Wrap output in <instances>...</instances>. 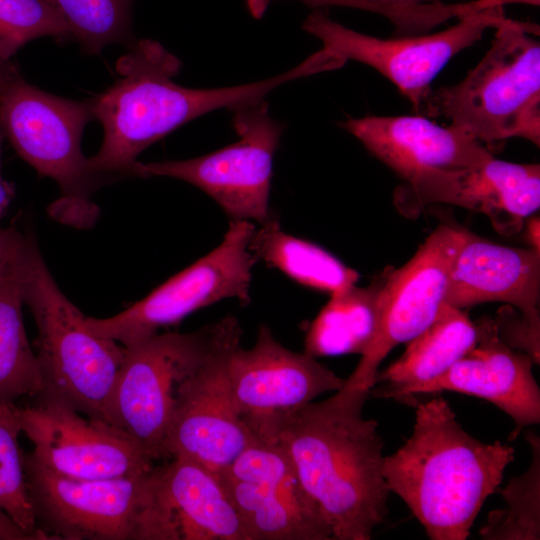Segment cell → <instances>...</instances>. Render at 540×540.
<instances>
[{
    "instance_id": "cell-14",
    "label": "cell",
    "mask_w": 540,
    "mask_h": 540,
    "mask_svg": "<svg viewBox=\"0 0 540 540\" xmlns=\"http://www.w3.org/2000/svg\"><path fill=\"white\" fill-rule=\"evenodd\" d=\"M217 474L251 540H334L278 444L257 438Z\"/></svg>"
},
{
    "instance_id": "cell-24",
    "label": "cell",
    "mask_w": 540,
    "mask_h": 540,
    "mask_svg": "<svg viewBox=\"0 0 540 540\" xmlns=\"http://www.w3.org/2000/svg\"><path fill=\"white\" fill-rule=\"evenodd\" d=\"M27 242V240H26ZM26 245V243H25ZM0 273V403L34 398L43 387L41 372L23 322L22 258Z\"/></svg>"
},
{
    "instance_id": "cell-23",
    "label": "cell",
    "mask_w": 540,
    "mask_h": 540,
    "mask_svg": "<svg viewBox=\"0 0 540 540\" xmlns=\"http://www.w3.org/2000/svg\"><path fill=\"white\" fill-rule=\"evenodd\" d=\"M249 249L257 260L276 268L300 285L329 293L343 291L358 281V273L331 253L282 230L271 217L256 230Z\"/></svg>"
},
{
    "instance_id": "cell-2",
    "label": "cell",
    "mask_w": 540,
    "mask_h": 540,
    "mask_svg": "<svg viewBox=\"0 0 540 540\" xmlns=\"http://www.w3.org/2000/svg\"><path fill=\"white\" fill-rule=\"evenodd\" d=\"M181 61L160 43L144 39L117 62L118 80L91 100L104 128L99 151L87 158L95 174L129 173L137 156L181 125L211 111L265 99L276 87L319 73L309 56L290 70L263 81L211 89L180 86L173 78Z\"/></svg>"
},
{
    "instance_id": "cell-9",
    "label": "cell",
    "mask_w": 540,
    "mask_h": 540,
    "mask_svg": "<svg viewBox=\"0 0 540 540\" xmlns=\"http://www.w3.org/2000/svg\"><path fill=\"white\" fill-rule=\"evenodd\" d=\"M255 229L251 221L231 220L222 242L210 253L124 311L109 318L86 317V325L126 347L221 300L248 304L256 262L249 244Z\"/></svg>"
},
{
    "instance_id": "cell-26",
    "label": "cell",
    "mask_w": 540,
    "mask_h": 540,
    "mask_svg": "<svg viewBox=\"0 0 540 540\" xmlns=\"http://www.w3.org/2000/svg\"><path fill=\"white\" fill-rule=\"evenodd\" d=\"M532 453L529 468L510 478L505 488H497L506 506L491 511L479 530L486 540H538L540 538V439L533 430L526 431Z\"/></svg>"
},
{
    "instance_id": "cell-21",
    "label": "cell",
    "mask_w": 540,
    "mask_h": 540,
    "mask_svg": "<svg viewBox=\"0 0 540 540\" xmlns=\"http://www.w3.org/2000/svg\"><path fill=\"white\" fill-rule=\"evenodd\" d=\"M160 469L180 540H251L217 473L185 458Z\"/></svg>"
},
{
    "instance_id": "cell-40",
    "label": "cell",
    "mask_w": 540,
    "mask_h": 540,
    "mask_svg": "<svg viewBox=\"0 0 540 540\" xmlns=\"http://www.w3.org/2000/svg\"><path fill=\"white\" fill-rule=\"evenodd\" d=\"M47 1L54 4V5H56L54 0H47Z\"/></svg>"
},
{
    "instance_id": "cell-36",
    "label": "cell",
    "mask_w": 540,
    "mask_h": 540,
    "mask_svg": "<svg viewBox=\"0 0 540 540\" xmlns=\"http://www.w3.org/2000/svg\"><path fill=\"white\" fill-rule=\"evenodd\" d=\"M14 186L5 180L0 173V216L3 215L14 197Z\"/></svg>"
},
{
    "instance_id": "cell-3",
    "label": "cell",
    "mask_w": 540,
    "mask_h": 540,
    "mask_svg": "<svg viewBox=\"0 0 540 540\" xmlns=\"http://www.w3.org/2000/svg\"><path fill=\"white\" fill-rule=\"evenodd\" d=\"M512 446L467 433L443 397L418 404L412 435L385 456L383 475L432 540H465L514 460Z\"/></svg>"
},
{
    "instance_id": "cell-34",
    "label": "cell",
    "mask_w": 540,
    "mask_h": 540,
    "mask_svg": "<svg viewBox=\"0 0 540 540\" xmlns=\"http://www.w3.org/2000/svg\"><path fill=\"white\" fill-rule=\"evenodd\" d=\"M509 4H526L532 6H539L540 0H475L477 10H486L493 8H503Z\"/></svg>"
},
{
    "instance_id": "cell-5",
    "label": "cell",
    "mask_w": 540,
    "mask_h": 540,
    "mask_svg": "<svg viewBox=\"0 0 540 540\" xmlns=\"http://www.w3.org/2000/svg\"><path fill=\"white\" fill-rule=\"evenodd\" d=\"M28 495L45 540H180L160 466L101 480L66 478L24 453Z\"/></svg>"
},
{
    "instance_id": "cell-18",
    "label": "cell",
    "mask_w": 540,
    "mask_h": 540,
    "mask_svg": "<svg viewBox=\"0 0 540 540\" xmlns=\"http://www.w3.org/2000/svg\"><path fill=\"white\" fill-rule=\"evenodd\" d=\"M476 345L438 377L413 388L414 394L459 392L491 402L515 423L509 440L523 428L540 422V389L532 373L533 360L500 337L490 317L475 322Z\"/></svg>"
},
{
    "instance_id": "cell-29",
    "label": "cell",
    "mask_w": 540,
    "mask_h": 540,
    "mask_svg": "<svg viewBox=\"0 0 540 540\" xmlns=\"http://www.w3.org/2000/svg\"><path fill=\"white\" fill-rule=\"evenodd\" d=\"M72 36L59 8L47 0H0V61L33 39Z\"/></svg>"
},
{
    "instance_id": "cell-30",
    "label": "cell",
    "mask_w": 540,
    "mask_h": 540,
    "mask_svg": "<svg viewBox=\"0 0 540 540\" xmlns=\"http://www.w3.org/2000/svg\"><path fill=\"white\" fill-rule=\"evenodd\" d=\"M274 1V0H269ZM307 5H342L378 12L394 24L399 36L422 35L453 17L472 11L470 2L412 4L406 0H299Z\"/></svg>"
},
{
    "instance_id": "cell-37",
    "label": "cell",
    "mask_w": 540,
    "mask_h": 540,
    "mask_svg": "<svg viewBox=\"0 0 540 540\" xmlns=\"http://www.w3.org/2000/svg\"><path fill=\"white\" fill-rule=\"evenodd\" d=\"M16 75V70L8 61H0V90Z\"/></svg>"
},
{
    "instance_id": "cell-32",
    "label": "cell",
    "mask_w": 540,
    "mask_h": 540,
    "mask_svg": "<svg viewBox=\"0 0 540 540\" xmlns=\"http://www.w3.org/2000/svg\"><path fill=\"white\" fill-rule=\"evenodd\" d=\"M26 240L12 228L0 229V273L19 256Z\"/></svg>"
},
{
    "instance_id": "cell-19",
    "label": "cell",
    "mask_w": 540,
    "mask_h": 540,
    "mask_svg": "<svg viewBox=\"0 0 540 540\" xmlns=\"http://www.w3.org/2000/svg\"><path fill=\"white\" fill-rule=\"evenodd\" d=\"M341 127L404 182L427 169L473 167L494 157L464 130L423 115L348 118Z\"/></svg>"
},
{
    "instance_id": "cell-4",
    "label": "cell",
    "mask_w": 540,
    "mask_h": 540,
    "mask_svg": "<svg viewBox=\"0 0 540 540\" xmlns=\"http://www.w3.org/2000/svg\"><path fill=\"white\" fill-rule=\"evenodd\" d=\"M538 25L506 18L468 74L429 92L419 112L442 117L490 150L518 137L540 146Z\"/></svg>"
},
{
    "instance_id": "cell-17",
    "label": "cell",
    "mask_w": 540,
    "mask_h": 540,
    "mask_svg": "<svg viewBox=\"0 0 540 540\" xmlns=\"http://www.w3.org/2000/svg\"><path fill=\"white\" fill-rule=\"evenodd\" d=\"M227 373L235 405L252 432L345 382L312 355L284 347L264 324L250 349L238 345L232 351Z\"/></svg>"
},
{
    "instance_id": "cell-1",
    "label": "cell",
    "mask_w": 540,
    "mask_h": 540,
    "mask_svg": "<svg viewBox=\"0 0 540 540\" xmlns=\"http://www.w3.org/2000/svg\"><path fill=\"white\" fill-rule=\"evenodd\" d=\"M369 397L341 387L253 431L285 452L334 540H370L388 513L384 441L378 422L362 413Z\"/></svg>"
},
{
    "instance_id": "cell-20",
    "label": "cell",
    "mask_w": 540,
    "mask_h": 540,
    "mask_svg": "<svg viewBox=\"0 0 540 540\" xmlns=\"http://www.w3.org/2000/svg\"><path fill=\"white\" fill-rule=\"evenodd\" d=\"M540 252L501 245L466 231L450 273L445 302L463 309L503 302L540 329Z\"/></svg>"
},
{
    "instance_id": "cell-16",
    "label": "cell",
    "mask_w": 540,
    "mask_h": 540,
    "mask_svg": "<svg viewBox=\"0 0 540 540\" xmlns=\"http://www.w3.org/2000/svg\"><path fill=\"white\" fill-rule=\"evenodd\" d=\"M435 203L485 214L498 232L514 234L540 207V165L493 157L473 167L421 171L394 191V204L406 216Z\"/></svg>"
},
{
    "instance_id": "cell-33",
    "label": "cell",
    "mask_w": 540,
    "mask_h": 540,
    "mask_svg": "<svg viewBox=\"0 0 540 540\" xmlns=\"http://www.w3.org/2000/svg\"><path fill=\"white\" fill-rule=\"evenodd\" d=\"M0 540H34L0 508Z\"/></svg>"
},
{
    "instance_id": "cell-7",
    "label": "cell",
    "mask_w": 540,
    "mask_h": 540,
    "mask_svg": "<svg viewBox=\"0 0 540 540\" xmlns=\"http://www.w3.org/2000/svg\"><path fill=\"white\" fill-rule=\"evenodd\" d=\"M242 329L235 316L190 333H156L125 347L107 408V421L153 461L165 440L179 390L208 357Z\"/></svg>"
},
{
    "instance_id": "cell-39",
    "label": "cell",
    "mask_w": 540,
    "mask_h": 540,
    "mask_svg": "<svg viewBox=\"0 0 540 540\" xmlns=\"http://www.w3.org/2000/svg\"><path fill=\"white\" fill-rule=\"evenodd\" d=\"M3 137H4V132L0 124V168H1V144H2Z\"/></svg>"
},
{
    "instance_id": "cell-27",
    "label": "cell",
    "mask_w": 540,
    "mask_h": 540,
    "mask_svg": "<svg viewBox=\"0 0 540 540\" xmlns=\"http://www.w3.org/2000/svg\"><path fill=\"white\" fill-rule=\"evenodd\" d=\"M20 433L17 405L0 403V508L34 540H45L37 530L28 495Z\"/></svg>"
},
{
    "instance_id": "cell-12",
    "label": "cell",
    "mask_w": 540,
    "mask_h": 540,
    "mask_svg": "<svg viewBox=\"0 0 540 540\" xmlns=\"http://www.w3.org/2000/svg\"><path fill=\"white\" fill-rule=\"evenodd\" d=\"M466 229L439 224L412 258L386 271L377 299V323L372 342L342 387L370 393L378 367L400 343H407L438 314Z\"/></svg>"
},
{
    "instance_id": "cell-22",
    "label": "cell",
    "mask_w": 540,
    "mask_h": 540,
    "mask_svg": "<svg viewBox=\"0 0 540 540\" xmlns=\"http://www.w3.org/2000/svg\"><path fill=\"white\" fill-rule=\"evenodd\" d=\"M477 342V329L467 314L445 301L430 325L407 342L404 353L389 367L377 372L374 398L406 401L410 391L448 370Z\"/></svg>"
},
{
    "instance_id": "cell-11",
    "label": "cell",
    "mask_w": 540,
    "mask_h": 540,
    "mask_svg": "<svg viewBox=\"0 0 540 540\" xmlns=\"http://www.w3.org/2000/svg\"><path fill=\"white\" fill-rule=\"evenodd\" d=\"M458 19L456 24L437 33L379 38L340 24L324 10H314L304 20L302 29L318 38L321 50L341 66L354 60L377 70L419 112L432 81L447 63L506 17L499 7L473 11Z\"/></svg>"
},
{
    "instance_id": "cell-28",
    "label": "cell",
    "mask_w": 540,
    "mask_h": 540,
    "mask_svg": "<svg viewBox=\"0 0 540 540\" xmlns=\"http://www.w3.org/2000/svg\"><path fill=\"white\" fill-rule=\"evenodd\" d=\"M74 36L91 53L131 35L133 0H54Z\"/></svg>"
},
{
    "instance_id": "cell-10",
    "label": "cell",
    "mask_w": 540,
    "mask_h": 540,
    "mask_svg": "<svg viewBox=\"0 0 540 540\" xmlns=\"http://www.w3.org/2000/svg\"><path fill=\"white\" fill-rule=\"evenodd\" d=\"M92 102L65 99L28 84L17 74L0 90V124L16 152L38 173L54 179L65 212H93L87 191L94 174L81 152Z\"/></svg>"
},
{
    "instance_id": "cell-13",
    "label": "cell",
    "mask_w": 540,
    "mask_h": 540,
    "mask_svg": "<svg viewBox=\"0 0 540 540\" xmlns=\"http://www.w3.org/2000/svg\"><path fill=\"white\" fill-rule=\"evenodd\" d=\"M17 406L21 431L33 444L29 454L53 473L101 480L152 470L154 461L114 425L82 415L57 401L32 398Z\"/></svg>"
},
{
    "instance_id": "cell-38",
    "label": "cell",
    "mask_w": 540,
    "mask_h": 540,
    "mask_svg": "<svg viewBox=\"0 0 540 540\" xmlns=\"http://www.w3.org/2000/svg\"><path fill=\"white\" fill-rule=\"evenodd\" d=\"M412 4H427V3H438L440 0H406Z\"/></svg>"
},
{
    "instance_id": "cell-8",
    "label": "cell",
    "mask_w": 540,
    "mask_h": 540,
    "mask_svg": "<svg viewBox=\"0 0 540 540\" xmlns=\"http://www.w3.org/2000/svg\"><path fill=\"white\" fill-rule=\"evenodd\" d=\"M229 111L238 141L186 160L136 161L131 174L188 182L210 196L231 220L263 224L272 217L269 197L273 157L285 125L270 116L265 99L242 103Z\"/></svg>"
},
{
    "instance_id": "cell-25",
    "label": "cell",
    "mask_w": 540,
    "mask_h": 540,
    "mask_svg": "<svg viewBox=\"0 0 540 540\" xmlns=\"http://www.w3.org/2000/svg\"><path fill=\"white\" fill-rule=\"evenodd\" d=\"M385 277L368 287L356 284L330 296L308 327L305 352L313 357L363 354L374 337L377 299Z\"/></svg>"
},
{
    "instance_id": "cell-35",
    "label": "cell",
    "mask_w": 540,
    "mask_h": 540,
    "mask_svg": "<svg viewBox=\"0 0 540 540\" xmlns=\"http://www.w3.org/2000/svg\"><path fill=\"white\" fill-rule=\"evenodd\" d=\"M540 220L539 217L533 216L528 220L526 238L528 243L531 245V248L540 252V239H539V228Z\"/></svg>"
},
{
    "instance_id": "cell-6",
    "label": "cell",
    "mask_w": 540,
    "mask_h": 540,
    "mask_svg": "<svg viewBox=\"0 0 540 540\" xmlns=\"http://www.w3.org/2000/svg\"><path fill=\"white\" fill-rule=\"evenodd\" d=\"M23 296L37 326L42 391L34 398L60 402L107 421V408L125 347L93 333L63 294L37 247L27 239L22 258Z\"/></svg>"
},
{
    "instance_id": "cell-15",
    "label": "cell",
    "mask_w": 540,
    "mask_h": 540,
    "mask_svg": "<svg viewBox=\"0 0 540 540\" xmlns=\"http://www.w3.org/2000/svg\"><path fill=\"white\" fill-rule=\"evenodd\" d=\"M242 333L220 347L182 384L165 440V457L185 458L220 473L257 437L240 415L228 361Z\"/></svg>"
},
{
    "instance_id": "cell-31",
    "label": "cell",
    "mask_w": 540,
    "mask_h": 540,
    "mask_svg": "<svg viewBox=\"0 0 540 540\" xmlns=\"http://www.w3.org/2000/svg\"><path fill=\"white\" fill-rule=\"evenodd\" d=\"M494 320L499 337L510 347L524 351L534 363L539 364V328L524 320L522 315L510 309H502Z\"/></svg>"
}]
</instances>
